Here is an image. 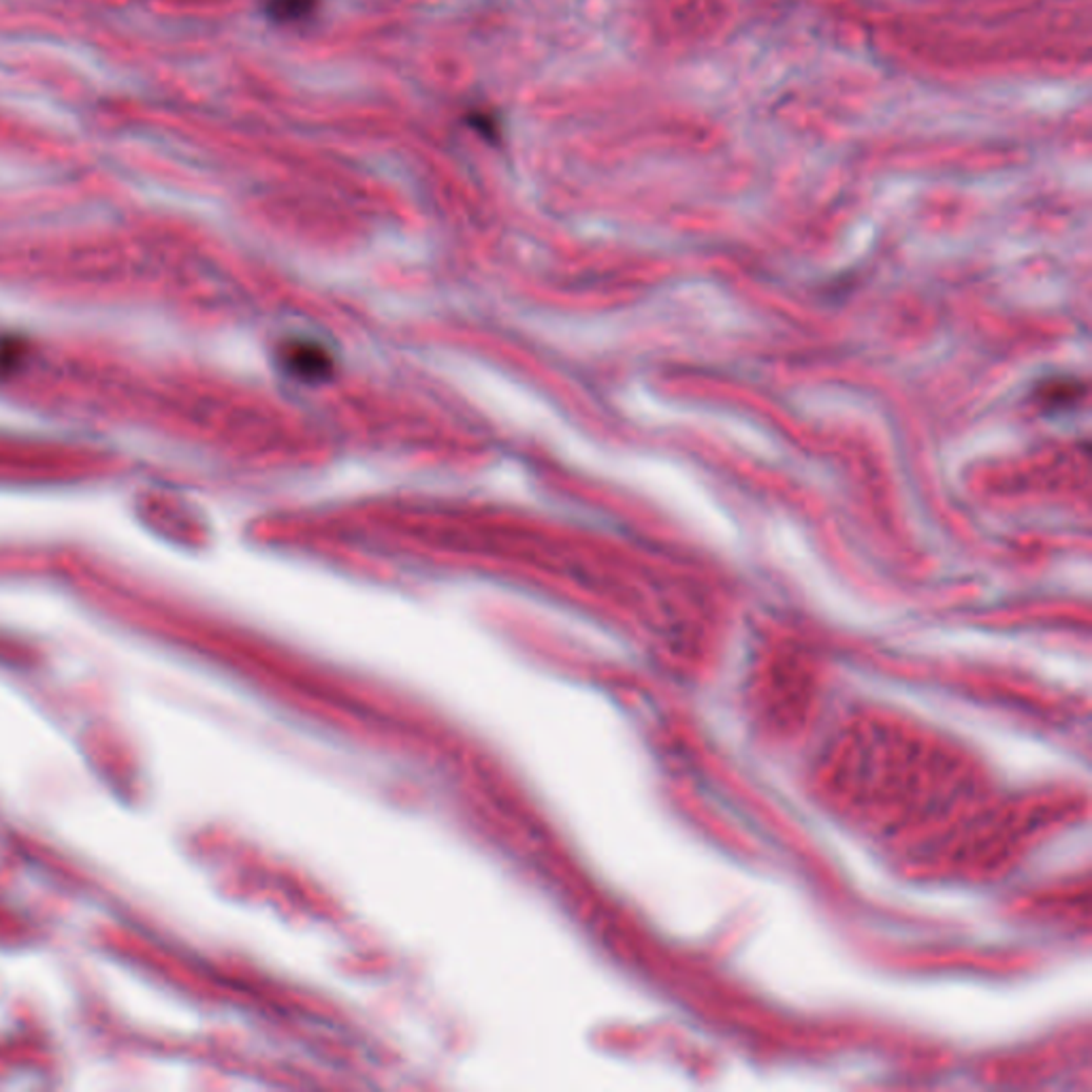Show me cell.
<instances>
[{
	"mask_svg": "<svg viewBox=\"0 0 1092 1092\" xmlns=\"http://www.w3.org/2000/svg\"><path fill=\"white\" fill-rule=\"evenodd\" d=\"M318 0H267L265 12L280 24H295L316 12Z\"/></svg>",
	"mask_w": 1092,
	"mask_h": 1092,
	"instance_id": "1",
	"label": "cell"
}]
</instances>
